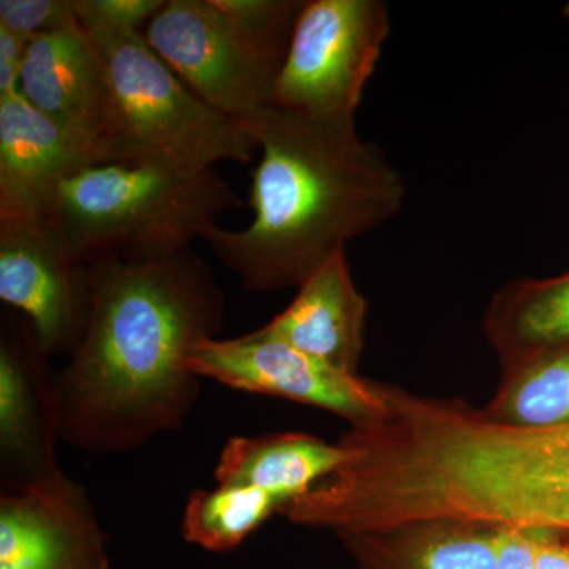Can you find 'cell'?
Instances as JSON below:
<instances>
[{
  "mask_svg": "<svg viewBox=\"0 0 569 569\" xmlns=\"http://www.w3.org/2000/svg\"><path fill=\"white\" fill-rule=\"evenodd\" d=\"M91 268L88 323L54 376L59 432L89 455H126L186 425L201 392L187 359L222 331L224 295L192 249Z\"/></svg>",
  "mask_w": 569,
  "mask_h": 569,
  "instance_id": "cell-1",
  "label": "cell"
},
{
  "mask_svg": "<svg viewBox=\"0 0 569 569\" xmlns=\"http://www.w3.org/2000/svg\"><path fill=\"white\" fill-rule=\"evenodd\" d=\"M260 149L252 222L203 239L250 291L298 288L348 242L395 219L406 182L355 122L268 108L244 127Z\"/></svg>",
  "mask_w": 569,
  "mask_h": 569,
  "instance_id": "cell-2",
  "label": "cell"
},
{
  "mask_svg": "<svg viewBox=\"0 0 569 569\" xmlns=\"http://www.w3.org/2000/svg\"><path fill=\"white\" fill-rule=\"evenodd\" d=\"M81 26L102 71L100 164L204 171L220 162H250L258 149L253 138L201 102L141 31Z\"/></svg>",
  "mask_w": 569,
  "mask_h": 569,
  "instance_id": "cell-3",
  "label": "cell"
},
{
  "mask_svg": "<svg viewBox=\"0 0 569 569\" xmlns=\"http://www.w3.org/2000/svg\"><path fill=\"white\" fill-rule=\"evenodd\" d=\"M241 206L216 170L107 163L63 179L44 217L71 252L96 264L192 249L222 213Z\"/></svg>",
  "mask_w": 569,
  "mask_h": 569,
  "instance_id": "cell-4",
  "label": "cell"
},
{
  "mask_svg": "<svg viewBox=\"0 0 569 569\" xmlns=\"http://www.w3.org/2000/svg\"><path fill=\"white\" fill-rule=\"evenodd\" d=\"M391 31L381 0H306L296 18L271 107L355 122Z\"/></svg>",
  "mask_w": 569,
  "mask_h": 569,
  "instance_id": "cell-5",
  "label": "cell"
},
{
  "mask_svg": "<svg viewBox=\"0 0 569 569\" xmlns=\"http://www.w3.org/2000/svg\"><path fill=\"white\" fill-rule=\"evenodd\" d=\"M142 36L201 102L241 129L271 108L287 51L242 31L216 0H167Z\"/></svg>",
  "mask_w": 569,
  "mask_h": 569,
  "instance_id": "cell-6",
  "label": "cell"
},
{
  "mask_svg": "<svg viewBox=\"0 0 569 569\" xmlns=\"http://www.w3.org/2000/svg\"><path fill=\"white\" fill-rule=\"evenodd\" d=\"M92 268L47 217L0 220V301L20 310L48 356H69L91 309Z\"/></svg>",
  "mask_w": 569,
  "mask_h": 569,
  "instance_id": "cell-7",
  "label": "cell"
},
{
  "mask_svg": "<svg viewBox=\"0 0 569 569\" xmlns=\"http://www.w3.org/2000/svg\"><path fill=\"white\" fill-rule=\"evenodd\" d=\"M187 366L194 376L236 391L323 408L353 427L370 425L387 410L380 385L253 332L234 339H206L190 351Z\"/></svg>",
  "mask_w": 569,
  "mask_h": 569,
  "instance_id": "cell-8",
  "label": "cell"
},
{
  "mask_svg": "<svg viewBox=\"0 0 569 569\" xmlns=\"http://www.w3.org/2000/svg\"><path fill=\"white\" fill-rule=\"evenodd\" d=\"M50 356L28 323L2 325L0 337V477L20 492L62 473L58 402Z\"/></svg>",
  "mask_w": 569,
  "mask_h": 569,
  "instance_id": "cell-9",
  "label": "cell"
},
{
  "mask_svg": "<svg viewBox=\"0 0 569 569\" xmlns=\"http://www.w3.org/2000/svg\"><path fill=\"white\" fill-rule=\"evenodd\" d=\"M0 569H112L88 490L59 473L0 496Z\"/></svg>",
  "mask_w": 569,
  "mask_h": 569,
  "instance_id": "cell-10",
  "label": "cell"
},
{
  "mask_svg": "<svg viewBox=\"0 0 569 569\" xmlns=\"http://www.w3.org/2000/svg\"><path fill=\"white\" fill-rule=\"evenodd\" d=\"M93 164L92 152L21 92L0 97V220L44 217L59 183Z\"/></svg>",
  "mask_w": 569,
  "mask_h": 569,
  "instance_id": "cell-11",
  "label": "cell"
},
{
  "mask_svg": "<svg viewBox=\"0 0 569 569\" xmlns=\"http://www.w3.org/2000/svg\"><path fill=\"white\" fill-rule=\"evenodd\" d=\"M366 317L365 296L356 288L346 250H340L299 284L298 295L279 316L253 335L358 376Z\"/></svg>",
  "mask_w": 569,
  "mask_h": 569,
  "instance_id": "cell-12",
  "label": "cell"
},
{
  "mask_svg": "<svg viewBox=\"0 0 569 569\" xmlns=\"http://www.w3.org/2000/svg\"><path fill=\"white\" fill-rule=\"evenodd\" d=\"M20 92L32 107L78 138L97 164L102 107V71L91 37L81 22L28 41Z\"/></svg>",
  "mask_w": 569,
  "mask_h": 569,
  "instance_id": "cell-13",
  "label": "cell"
},
{
  "mask_svg": "<svg viewBox=\"0 0 569 569\" xmlns=\"http://www.w3.org/2000/svg\"><path fill=\"white\" fill-rule=\"evenodd\" d=\"M348 459L342 443L307 433L231 437L217 460V485L250 486L284 505L306 496ZM282 511V509H280Z\"/></svg>",
  "mask_w": 569,
  "mask_h": 569,
  "instance_id": "cell-14",
  "label": "cell"
},
{
  "mask_svg": "<svg viewBox=\"0 0 569 569\" xmlns=\"http://www.w3.org/2000/svg\"><path fill=\"white\" fill-rule=\"evenodd\" d=\"M356 569H493L496 527L432 522L378 535H343Z\"/></svg>",
  "mask_w": 569,
  "mask_h": 569,
  "instance_id": "cell-15",
  "label": "cell"
},
{
  "mask_svg": "<svg viewBox=\"0 0 569 569\" xmlns=\"http://www.w3.org/2000/svg\"><path fill=\"white\" fill-rule=\"evenodd\" d=\"M486 329L505 361L569 346V274L508 284L493 298Z\"/></svg>",
  "mask_w": 569,
  "mask_h": 569,
  "instance_id": "cell-16",
  "label": "cell"
},
{
  "mask_svg": "<svg viewBox=\"0 0 569 569\" xmlns=\"http://www.w3.org/2000/svg\"><path fill=\"white\" fill-rule=\"evenodd\" d=\"M511 376L486 417L501 425L548 429L569 425V346L509 359Z\"/></svg>",
  "mask_w": 569,
  "mask_h": 569,
  "instance_id": "cell-17",
  "label": "cell"
},
{
  "mask_svg": "<svg viewBox=\"0 0 569 569\" xmlns=\"http://www.w3.org/2000/svg\"><path fill=\"white\" fill-rule=\"evenodd\" d=\"M282 503L250 486L217 485L194 490L183 509L181 531L190 545L209 552H230L266 520L280 515Z\"/></svg>",
  "mask_w": 569,
  "mask_h": 569,
  "instance_id": "cell-18",
  "label": "cell"
},
{
  "mask_svg": "<svg viewBox=\"0 0 569 569\" xmlns=\"http://www.w3.org/2000/svg\"><path fill=\"white\" fill-rule=\"evenodd\" d=\"M478 523L569 531V488L522 493L489 508Z\"/></svg>",
  "mask_w": 569,
  "mask_h": 569,
  "instance_id": "cell-19",
  "label": "cell"
},
{
  "mask_svg": "<svg viewBox=\"0 0 569 569\" xmlns=\"http://www.w3.org/2000/svg\"><path fill=\"white\" fill-rule=\"evenodd\" d=\"M527 470L542 488H569V425L533 429L523 438Z\"/></svg>",
  "mask_w": 569,
  "mask_h": 569,
  "instance_id": "cell-20",
  "label": "cell"
},
{
  "mask_svg": "<svg viewBox=\"0 0 569 569\" xmlns=\"http://www.w3.org/2000/svg\"><path fill=\"white\" fill-rule=\"evenodd\" d=\"M78 21L74 0H0V26L26 39Z\"/></svg>",
  "mask_w": 569,
  "mask_h": 569,
  "instance_id": "cell-21",
  "label": "cell"
},
{
  "mask_svg": "<svg viewBox=\"0 0 569 569\" xmlns=\"http://www.w3.org/2000/svg\"><path fill=\"white\" fill-rule=\"evenodd\" d=\"M167 0H74L82 24L140 31L163 9Z\"/></svg>",
  "mask_w": 569,
  "mask_h": 569,
  "instance_id": "cell-22",
  "label": "cell"
},
{
  "mask_svg": "<svg viewBox=\"0 0 569 569\" xmlns=\"http://www.w3.org/2000/svg\"><path fill=\"white\" fill-rule=\"evenodd\" d=\"M538 529L496 527L493 569H537Z\"/></svg>",
  "mask_w": 569,
  "mask_h": 569,
  "instance_id": "cell-23",
  "label": "cell"
},
{
  "mask_svg": "<svg viewBox=\"0 0 569 569\" xmlns=\"http://www.w3.org/2000/svg\"><path fill=\"white\" fill-rule=\"evenodd\" d=\"M26 37L0 26V97L20 92V78L26 50Z\"/></svg>",
  "mask_w": 569,
  "mask_h": 569,
  "instance_id": "cell-24",
  "label": "cell"
},
{
  "mask_svg": "<svg viewBox=\"0 0 569 569\" xmlns=\"http://www.w3.org/2000/svg\"><path fill=\"white\" fill-rule=\"evenodd\" d=\"M537 569H569V541L559 531L538 529Z\"/></svg>",
  "mask_w": 569,
  "mask_h": 569,
  "instance_id": "cell-25",
  "label": "cell"
}]
</instances>
